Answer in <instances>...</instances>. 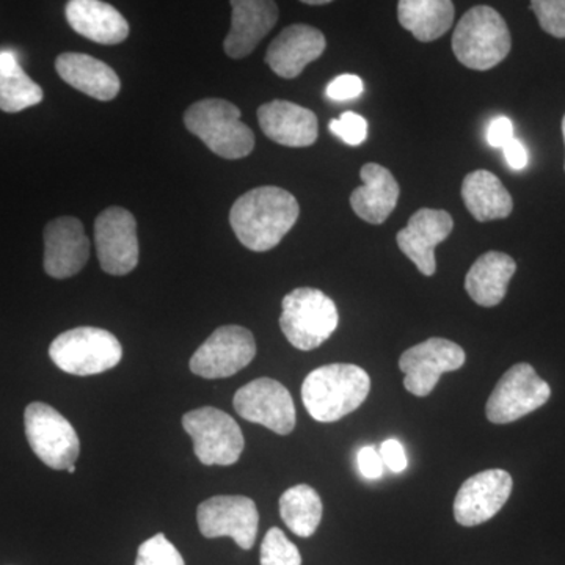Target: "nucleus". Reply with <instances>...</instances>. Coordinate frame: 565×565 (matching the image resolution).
Instances as JSON below:
<instances>
[{
	"label": "nucleus",
	"mask_w": 565,
	"mask_h": 565,
	"mask_svg": "<svg viewBox=\"0 0 565 565\" xmlns=\"http://www.w3.org/2000/svg\"><path fill=\"white\" fill-rule=\"evenodd\" d=\"M299 214L300 206L292 193L277 185H263L234 202L230 223L248 250L269 252L291 232Z\"/></svg>",
	"instance_id": "f257e3e1"
},
{
	"label": "nucleus",
	"mask_w": 565,
	"mask_h": 565,
	"mask_svg": "<svg viewBox=\"0 0 565 565\" xmlns=\"http://www.w3.org/2000/svg\"><path fill=\"white\" fill-rule=\"evenodd\" d=\"M370 392L371 379L363 367L333 363L307 375L302 385V401L316 422L334 423L355 412Z\"/></svg>",
	"instance_id": "f03ea898"
},
{
	"label": "nucleus",
	"mask_w": 565,
	"mask_h": 565,
	"mask_svg": "<svg viewBox=\"0 0 565 565\" xmlns=\"http://www.w3.org/2000/svg\"><path fill=\"white\" fill-rule=\"evenodd\" d=\"M184 125L214 154L243 159L255 148V134L241 121V110L226 99L207 98L192 104L184 114Z\"/></svg>",
	"instance_id": "7ed1b4c3"
},
{
	"label": "nucleus",
	"mask_w": 565,
	"mask_h": 565,
	"mask_svg": "<svg viewBox=\"0 0 565 565\" xmlns=\"http://www.w3.org/2000/svg\"><path fill=\"white\" fill-rule=\"evenodd\" d=\"M508 24L492 7H473L463 14L452 35L457 61L476 71L492 70L511 52Z\"/></svg>",
	"instance_id": "20e7f679"
},
{
	"label": "nucleus",
	"mask_w": 565,
	"mask_h": 565,
	"mask_svg": "<svg viewBox=\"0 0 565 565\" xmlns=\"http://www.w3.org/2000/svg\"><path fill=\"white\" fill-rule=\"evenodd\" d=\"M281 332L299 351H313L337 330L340 316L329 296L316 288H297L282 299Z\"/></svg>",
	"instance_id": "39448f33"
},
{
	"label": "nucleus",
	"mask_w": 565,
	"mask_h": 565,
	"mask_svg": "<svg viewBox=\"0 0 565 565\" xmlns=\"http://www.w3.org/2000/svg\"><path fill=\"white\" fill-rule=\"evenodd\" d=\"M50 356L63 373L95 375L117 366L122 359V348L107 330L77 327L52 341Z\"/></svg>",
	"instance_id": "423d86ee"
},
{
	"label": "nucleus",
	"mask_w": 565,
	"mask_h": 565,
	"mask_svg": "<svg viewBox=\"0 0 565 565\" xmlns=\"http://www.w3.org/2000/svg\"><path fill=\"white\" fill-rule=\"evenodd\" d=\"M25 435L36 457L52 470H68L81 452V441L68 419L43 403L28 405Z\"/></svg>",
	"instance_id": "0eeeda50"
},
{
	"label": "nucleus",
	"mask_w": 565,
	"mask_h": 565,
	"mask_svg": "<svg viewBox=\"0 0 565 565\" xmlns=\"http://www.w3.org/2000/svg\"><path fill=\"white\" fill-rule=\"evenodd\" d=\"M182 427L191 435L193 451L203 465L236 463L244 451V435L232 416L214 407L196 408L182 416Z\"/></svg>",
	"instance_id": "6e6552de"
},
{
	"label": "nucleus",
	"mask_w": 565,
	"mask_h": 565,
	"mask_svg": "<svg viewBox=\"0 0 565 565\" xmlns=\"http://www.w3.org/2000/svg\"><path fill=\"white\" fill-rule=\"evenodd\" d=\"M550 396L552 388L530 363L514 364L490 394L487 419L493 424L514 423L548 403Z\"/></svg>",
	"instance_id": "1a4fd4ad"
},
{
	"label": "nucleus",
	"mask_w": 565,
	"mask_h": 565,
	"mask_svg": "<svg viewBox=\"0 0 565 565\" xmlns=\"http://www.w3.org/2000/svg\"><path fill=\"white\" fill-rule=\"evenodd\" d=\"M256 355L255 338L241 326L215 330L191 359V371L203 379H225L239 373Z\"/></svg>",
	"instance_id": "9d476101"
},
{
	"label": "nucleus",
	"mask_w": 565,
	"mask_h": 565,
	"mask_svg": "<svg viewBox=\"0 0 565 565\" xmlns=\"http://www.w3.org/2000/svg\"><path fill=\"white\" fill-rule=\"evenodd\" d=\"M465 360L467 355L459 344L445 338H429L401 355L399 367L405 374V388L418 397L429 396L441 375L460 370Z\"/></svg>",
	"instance_id": "9b49d317"
},
{
	"label": "nucleus",
	"mask_w": 565,
	"mask_h": 565,
	"mask_svg": "<svg viewBox=\"0 0 565 565\" xmlns=\"http://www.w3.org/2000/svg\"><path fill=\"white\" fill-rule=\"evenodd\" d=\"M196 522L204 537H232L241 548L252 550L258 534L259 514L250 498L221 494L199 505Z\"/></svg>",
	"instance_id": "f8f14e48"
},
{
	"label": "nucleus",
	"mask_w": 565,
	"mask_h": 565,
	"mask_svg": "<svg viewBox=\"0 0 565 565\" xmlns=\"http://www.w3.org/2000/svg\"><path fill=\"white\" fill-rule=\"evenodd\" d=\"M95 243L99 264L109 275L131 274L139 264L137 222L125 207H107L95 222Z\"/></svg>",
	"instance_id": "ddd939ff"
},
{
	"label": "nucleus",
	"mask_w": 565,
	"mask_h": 565,
	"mask_svg": "<svg viewBox=\"0 0 565 565\" xmlns=\"http://www.w3.org/2000/svg\"><path fill=\"white\" fill-rule=\"evenodd\" d=\"M241 418L262 424L278 435L291 434L296 427V407L288 390L274 379H256L234 396Z\"/></svg>",
	"instance_id": "4468645a"
},
{
	"label": "nucleus",
	"mask_w": 565,
	"mask_h": 565,
	"mask_svg": "<svg viewBox=\"0 0 565 565\" xmlns=\"http://www.w3.org/2000/svg\"><path fill=\"white\" fill-rule=\"evenodd\" d=\"M512 487V476L504 470H486L471 476L457 492L456 522L467 527L489 522L508 503Z\"/></svg>",
	"instance_id": "2eb2a0df"
},
{
	"label": "nucleus",
	"mask_w": 565,
	"mask_h": 565,
	"mask_svg": "<svg viewBox=\"0 0 565 565\" xmlns=\"http://www.w3.org/2000/svg\"><path fill=\"white\" fill-rule=\"evenodd\" d=\"M452 228L455 221L448 211L422 207L408 218L407 226L397 233V247L418 267L419 273L433 277L437 270L435 248L448 239Z\"/></svg>",
	"instance_id": "dca6fc26"
},
{
	"label": "nucleus",
	"mask_w": 565,
	"mask_h": 565,
	"mask_svg": "<svg viewBox=\"0 0 565 565\" xmlns=\"http://www.w3.org/2000/svg\"><path fill=\"white\" fill-rule=\"evenodd\" d=\"M90 256V241L76 217H58L44 228V270L65 280L84 269Z\"/></svg>",
	"instance_id": "f3484780"
},
{
	"label": "nucleus",
	"mask_w": 565,
	"mask_h": 565,
	"mask_svg": "<svg viewBox=\"0 0 565 565\" xmlns=\"http://www.w3.org/2000/svg\"><path fill=\"white\" fill-rule=\"evenodd\" d=\"M327 47V40L319 29L308 24H292L282 29L266 52V63L282 79H294L305 66L318 61Z\"/></svg>",
	"instance_id": "a211bd4d"
},
{
	"label": "nucleus",
	"mask_w": 565,
	"mask_h": 565,
	"mask_svg": "<svg viewBox=\"0 0 565 565\" xmlns=\"http://www.w3.org/2000/svg\"><path fill=\"white\" fill-rule=\"evenodd\" d=\"M232 29L223 50L232 58L250 55L278 21V6L270 0H233Z\"/></svg>",
	"instance_id": "6ab92c4d"
},
{
	"label": "nucleus",
	"mask_w": 565,
	"mask_h": 565,
	"mask_svg": "<svg viewBox=\"0 0 565 565\" xmlns=\"http://www.w3.org/2000/svg\"><path fill=\"white\" fill-rule=\"evenodd\" d=\"M258 121L263 132L282 147L305 148L318 140V117L299 104L282 99L263 104Z\"/></svg>",
	"instance_id": "aec40b11"
},
{
	"label": "nucleus",
	"mask_w": 565,
	"mask_h": 565,
	"mask_svg": "<svg viewBox=\"0 0 565 565\" xmlns=\"http://www.w3.org/2000/svg\"><path fill=\"white\" fill-rule=\"evenodd\" d=\"M363 185L351 195L353 212L371 225H382L399 200V184L385 167L370 162L360 170Z\"/></svg>",
	"instance_id": "412c9836"
},
{
	"label": "nucleus",
	"mask_w": 565,
	"mask_h": 565,
	"mask_svg": "<svg viewBox=\"0 0 565 565\" xmlns=\"http://www.w3.org/2000/svg\"><path fill=\"white\" fill-rule=\"evenodd\" d=\"M55 70L71 87L98 102H111L120 93L118 74L107 63L92 55L66 52L58 55Z\"/></svg>",
	"instance_id": "4be33fe9"
},
{
	"label": "nucleus",
	"mask_w": 565,
	"mask_h": 565,
	"mask_svg": "<svg viewBox=\"0 0 565 565\" xmlns=\"http://www.w3.org/2000/svg\"><path fill=\"white\" fill-rule=\"evenodd\" d=\"M66 21L74 32L98 44H120L128 39L125 17L102 0H71L66 3Z\"/></svg>",
	"instance_id": "5701e85b"
},
{
	"label": "nucleus",
	"mask_w": 565,
	"mask_h": 565,
	"mask_svg": "<svg viewBox=\"0 0 565 565\" xmlns=\"http://www.w3.org/2000/svg\"><path fill=\"white\" fill-rule=\"evenodd\" d=\"M515 270L516 263L511 256L501 252H487L468 270L465 289L471 300L481 307H497L503 302Z\"/></svg>",
	"instance_id": "b1692460"
},
{
	"label": "nucleus",
	"mask_w": 565,
	"mask_h": 565,
	"mask_svg": "<svg viewBox=\"0 0 565 565\" xmlns=\"http://www.w3.org/2000/svg\"><path fill=\"white\" fill-rule=\"evenodd\" d=\"M462 199L465 206L478 222L505 218L514 210L511 193L500 178L489 170H475L465 177Z\"/></svg>",
	"instance_id": "393cba45"
},
{
	"label": "nucleus",
	"mask_w": 565,
	"mask_h": 565,
	"mask_svg": "<svg viewBox=\"0 0 565 565\" xmlns=\"http://www.w3.org/2000/svg\"><path fill=\"white\" fill-rule=\"evenodd\" d=\"M455 3L449 0H401L397 20L416 40L430 43L441 39L455 22Z\"/></svg>",
	"instance_id": "a878e982"
},
{
	"label": "nucleus",
	"mask_w": 565,
	"mask_h": 565,
	"mask_svg": "<svg viewBox=\"0 0 565 565\" xmlns=\"http://www.w3.org/2000/svg\"><path fill=\"white\" fill-rule=\"evenodd\" d=\"M44 93L24 73L13 51H0V110L17 114L43 102Z\"/></svg>",
	"instance_id": "bb28decb"
},
{
	"label": "nucleus",
	"mask_w": 565,
	"mask_h": 565,
	"mask_svg": "<svg viewBox=\"0 0 565 565\" xmlns=\"http://www.w3.org/2000/svg\"><path fill=\"white\" fill-rule=\"evenodd\" d=\"M322 501L313 487L294 486L280 498V515L285 525L299 537H310L322 520Z\"/></svg>",
	"instance_id": "cd10ccee"
},
{
	"label": "nucleus",
	"mask_w": 565,
	"mask_h": 565,
	"mask_svg": "<svg viewBox=\"0 0 565 565\" xmlns=\"http://www.w3.org/2000/svg\"><path fill=\"white\" fill-rule=\"evenodd\" d=\"M262 565H302L299 548L280 527H270L262 544Z\"/></svg>",
	"instance_id": "c85d7f7f"
},
{
	"label": "nucleus",
	"mask_w": 565,
	"mask_h": 565,
	"mask_svg": "<svg viewBox=\"0 0 565 565\" xmlns=\"http://www.w3.org/2000/svg\"><path fill=\"white\" fill-rule=\"evenodd\" d=\"M136 565H185L177 546L163 534H156L140 545Z\"/></svg>",
	"instance_id": "c756f323"
},
{
	"label": "nucleus",
	"mask_w": 565,
	"mask_h": 565,
	"mask_svg": "<svg viewBox=\"0 0 565 565\" xmlns=\"http://www.w3.org/2000/svg\"><path fill=\"white\" fill-rule=\"evenodd\" d=\"M531 10L548 35L565 39V0H533Z\"/></svg>",
	"instance_id": "7c9ffc66"
},
{
	"label": "nucleus",
	"mask_w": 565,
	"mask_h": 565,
	"mask_svg": "<svg viewBox=\"0 0 565 565\" xmlns=\"http://www.w3.org/2000/svg\"><path fill=\"white\" fill-rule=\"evenodd\" d=\"M329 128L333 136L351 147H359L367 139V121L355 111H344L340 118H333Z\"/></svg>",
	"instance_id": "2f4dec72"
},
{
	"label": "nucleus",
	"mask_w": 565,
	"mask_h": 565,
	"mask_svg": "<svg viewBox=\"0 0 565 565\" xmlns=\"http://www.w3.org/2000/svg\"><path fill=\"white\" fill-rule=\"evenodd\" d=\"M364 90L363 81L355 74H341L327 87L326 95L333 102H351L359 98Z\"/></svg>",
	"instance_id": "473e14b6"
},
{
	"label": "nucleus",
	"mask_w": 565,
	"mask_h": 565,
	"mask_svg": "<svg viewBox=\"0 0 565 565\" xmlns=\"http://www.w3.org/2000/svg\"><path fill=\"white\" fill-rule=\"evenodd\" d=\"M514 139V125L508 117H497L487 128V141L490 147L503 148L508 141Z\"/></svg>",
	"instance_id": "72a5a7b5"
},
{
	"label": "nucleus",
	"mask_w": 565,
	"mask_h": 565,
	"mask_svg": "<svg viewBox=\"0 0 565 565\" xmlns=\"http://www.w3.org/2000/svg\"><path fill=\"white\" fill-rule=\"evenodd\" d=\"M379 455L382 457V462L394 473H403L405 468H407V457H405L403 445L397 440L384 441Z\"/></svg>",
	"instance_id": "f704fd0d"
},
{
	"label": "nucleus",
	"mask_w": 565,
	"mask_h": 565,
	"mask_svg": "<svg viewBox=\"0 0 565 565\" xmlns=\"http://www.w3.org/2000/svg\"><path fill=\"white\" fill-rule=\"evenodd\" d=\"M359 467L364 478L367 479H377L384 473V462H382L381 455L375 451L373 446L360 449Z\"/></svg>",
	"instance_id": "c9c22d12"
},
{
	"label": "nucleus",
	"mask_w": 565,
	"mask_h": 565,
	"mask_svg": "<svg viewBox=\"0 0 565 565\" xmlns=\"http://www.w3.org/2000/svg\"><path fill=\"white\" fill-rule=\"evenodd\" d=\"M505 162L512 170H523L530 162L525 145L519 139H512L503 147Z\"/></svg>",
	"instance_id": "e433bc0d"
},
{
	"label": "nucleus",
	"mask_w": 565,
	"mask_h": 565,
	"mask_svg": "<svg viewBox=\"0 0 565 565\" xmlns=\"http://www.w3.org/2000/svg\"><path fill=\"white\" fill-rule=\"evenodd\" d=\"M303 3H307V6H327L329 0H305Z\"/></svg>",
	"instance_id": "4c0bfd02"
},
{
	"label": "nucleus",
	"mask_w": 565,
	"mask_h": 565,
	"mask_svg": "<svg viewBox=\"0 0 565 565\" xmlns=\"http://www.w3.org/2000/svg\"><path fill=\"white\" fill-rule=\"evenodd\" d=\"M66 471H68V473H76V465H73V467H70Z\"/></svg>",
	"instance_id": "58836bf2"
},
{
	"label": "nucleus",
	"mask_w": 565,
	"mask_h": 565,
	"mask_svg": "<svg viewBox=\"0 0 565 565\" xmlns=\"http://www.w3.org/2000/svg\"><path fill=\"white\" fill-rule=\"evenodd\" d=\"M563 136H564V141H565V115L563 118Z\"/></svg>",
	"instance_id": "ea45409f"
}]
</instances>
